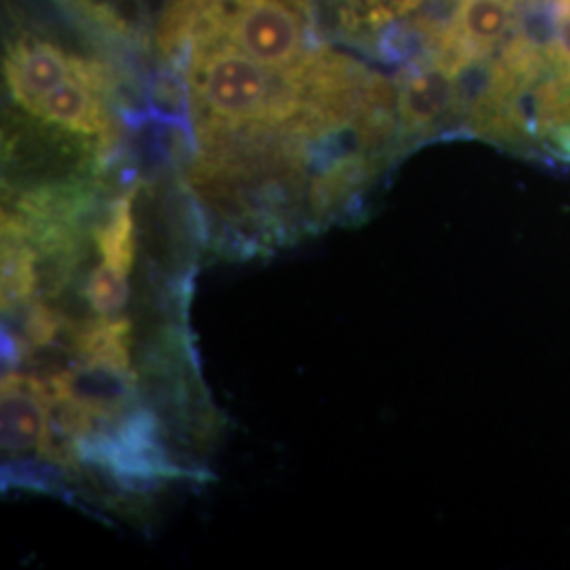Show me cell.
Here are the masks:
<instances>
[{
	"instance_id": "1",
	"label": "cell",
	"mask_w": 570,
	"mask_h": 570,
	"mask_svg": "<svg viewBox=\"0 0 570 570\" xmlns=\"http://www.w3.org/2000/svg\"><path fill=\"white\" fill-rule=\"evenodd\" d=\"M261 61L242 47L220 45L195 63V89L216 121L225 125L284 121L296 112V98L282 91Z\"/></svg>"
},
{
	"instance_id": "2",
	"label": "cell",
	"mask_w": 570,
	"mask_h": 570,
	"mask_svg": "<svg viewBox=\"0 0 570 570\" xmlns=\"http://www.w3.org/2000/svg\"><path fill=\"white\" fill-rule=\"evenodd\" d=\"M228 35L271 70L292 68L303 49L301 21L284 0H244L228 21Z\"/></svg>"
},
{
	"instance_id": "3",
	"label": "cell",
	"mask_w": 570,
	"mask_h": 570,
	"mask_svg": "<svg viewBox=\"0 0 570 570\" xmlns=\"http://www.w3.org/2000/svg\"><path fill=\"white\" fill-rule=\"evenodd\" d=\"M51 423V393L42 379L4 374L0 387L2 452L18 456L41 449Z\"/></svg>"
},
{
	"instance_id": "4",
	"label": "cell",
	"mask_w": 570,
	"mask_h": 570,
	"mask_svg": "<svg viewBox=\"0 0 570 570\" xmlns=\"http://www.w3.org/2000/svg\"><path fill=\"white\" fill-rule=\"evenodd\" d=\"M456 104V81L449 66L414 72L397 91V117L407 134H423Z\"/></svg>"
},
{
	"instance_id": "5",
	"label": "cell",
	"mask_w": 570,
	"mask_h": 570,
	"mask_svg": "<svg viewBox=\"0 0 570 570\" xmlns=\"http://www.w3.org/2000/svg\"><path fill=\"white\" fill-rule=\"evenodd\" d=\"M77 61L68 60L56 47L41 42L7 61V79L13 96L26 108L47 91L72 77H82Z\"/></svg>"
},
{
	"instance_id": "6",
	"label": "cell",
	"mask_w": 570,
	"mask_h": 570,
	"mask_svg": "<svg viewBox=\"0 0 570 570\" xmlns=\"http://www.w3.org/2000/svg\"><path fill=\"white\" fill-rule=\"evenodd\" d=\"M28 110L45 121L87 136L100 134L106 127L102 106L94 98L89 85H85V77H72L61 82L56 89L37 98Z\"/></svg>"
},
{
	"instance_id": "7",
	"label": "cell",
	"mask_w": 570,
	"mask_h": 570,
	"mask_svg": "<svg viewBox=\"0 0 570 570\" xmlns=\"http://www.w3.org/2000/svg\"><path fill=\"white\" fill-rule=\"evenodd\" d=\"M129 322L102 317L77 334L82 360L98 366L129 372Z\"/></svg>"
},
{
	"instance_id": "8",
	"label": "cell",
	"mask_w": 570,
	"mask_h": 570,
	"mask_svg": "<svg viewBox=\"0 0 570 570\" xmlns=\"http://www.w3.org/2000/svg\"><path fill=\"white\" fill-rule=\"evenodd\" d=\"M513 23L510 0H461L459 30L468 45L490 49L503 41Z\"/></svg>"
},
{
	"instance_id": "9",
	"label": "cell",
	"mask_w": 570,
	"mask_h": 570,
	"mask_svg": "<svg viewBox=\"0 0 570 570\" xmlns=\"http://www.w3.org/2000/svg\"><path fill=\"white\" fill-rule=\"evenodd\" d=\"M96 245L102 256V263L129 273L136 256V242H134L131 204L127 197L112 207L110 220L96 235Z\"/></svg>"
},
{
	"instance_id": "10",
	"label": "cell",
	"mask_w": 570,
	"mask_h": 570,
	"mask_svg": "<svg viewBox=\"0 0 570 570\" xmlns=\"http://www.w3.org/2000/svg\"><path fill=\"white\" fill-rule=\"evenodd\" d=\"M127 275L125 271H119L115 266L102 265L96 266L87 279L85 287V296L89 306L102 315L110 317L115 313H119L127 298H129V284H127Z\"/></svg>"
},
{
	"instance_id": "11",
	"label": "cell",
	"mask_w": 570,
	"mask_h": 570,
	"mask_svg": "<svg viewBox=\"0 0 570 570\" xmlns=\"http://www.w3.org/2000/svg\"><path fill=\"white\" fill-rule=\"evenodd\" d=\"M556 47H558V58L562 63H567L570 68V11L567 16H562L556 28Z\"/></svg>"
}]
</instances>
